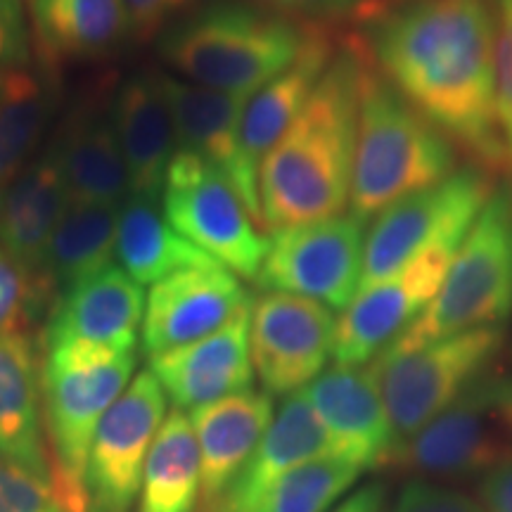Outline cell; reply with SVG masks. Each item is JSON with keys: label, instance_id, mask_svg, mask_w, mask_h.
<instances>
[{"label": "cell", "instance_id": "cell-31", "mask_svg": "<svg viewBox=\"0 0 512 512\" xmlns=\"http://www.w3.org/2000/svg\"><path fill=\"white\" fill-rule=\"evenodd\" d=\"M121 204L69 200L48 254L50 285L67 287L112 266Z\"/></svg>", "mask_w": 512, "mask_h": 512}, {"label": "cell", "instance_id": "cell-9", "mask_svg": "<svg viewBox=\"0 0 512 512\" xmlns=\"http://www.w3.org/2000/svg\"><path fill=\"white\" fill-rule=\"evenodd\" d=\"M162 207L190 245L238 278H256L268 238L219 169L188 152H176L164 181Z\"/></svg>", "mask_w": 512, "mask_h": 512}, {"label": "cell", "instance_id": "cell-12", "mask_svg": "<svg viewBox=\"0 0 512 512\" xmlns=\"http://www.w3.org/2000/svg\"><path fill=\"white\" fill-rule=\"evenodd\" d=\"M494 188L486 171L479 166H465L453 171L446 181L413 192L382 209L373 226L366 230L358 292L389 278L451 230L470 228Z\"/></svg>", "mask_w": 512, "mask_h": 512}, {"label": "cell", "instance_id": "cell-4", "mask_svg": "<svg viewBox=\"0 0 512 512\" xmlns=\"http://www.w3.org/2000/svg\"><path fill=\"white\" fill-rule=\"evenodd\" d=\"M311 27L275 10L216 0L171 24L159 55L195 86L249 98L297 60Z\"/></svg>", "mask_w": 512, "mask_h": 512}, {"label": "cell", "instance_id": "cell-21", "mask_svg": "<svg viewBox=\"0 0 512 512\" xmlns=\"http://www.w3.org/2000/svg\"><path fill=\"white\" fill-rule=\"evenodd\" d=\"M328 456H335V444L328 430L313 411L304 389L294 392L275 411L264 439L259 441L240 475L223 491L219 501L204 512H249L287 472Z\"/></svg>", "mask_w": 512, "mask_h": 512}, {"label": "cell", "instance_id": "cell-39", "mask_svg": "<svg viewBox=\"0 0 512 512\" xmlns=\"http://www.w3.org/2000/svg\"><path fill=\"white\" fill-rule=\"evenodd\" d=\"M285 17H302L318 22V19H332L358 12L370 0H261Z\"/></svg>", "mask_w": 512, "mask_h": 512}, {"label": "cell", "instance_id": "cell-5", "mask_svg": "<svg viewBox=\"0 0 512 512\" xmlns=\"http://www.w3.org/2000/svg\"><path fill=\"white\" fill-rule=\"evenodd\" d=\"M512 316V174L496 185L444 275L437 297L387 354H406L437 339L503 328Z\"/></svg>", "mask_w": 512, "mask_h": 512}, {"label": "cell", "instance_id": "cell-6", "mask_svg": "<svg viewBox=\"0 0 512 512\" xmlns=\"http://www.w3.org/2000/svg\"><path fill=\"white\" fill-rule=\"evenodd\" d=\"M136 368V351L95 344H55L43 363V399L55 467L50 486L62 512H88V451L102 415L119 399Z\"/></svg>", "mask_w": 512, "mask_h": 512}, {"label": "cell", "instance_id": "cell-22", "mask_svg": "<svg viewBox=\"0 0 512 512\" xmlns=\"http://www.w3.org/2000/svg\"><path fill=\"white\" fill-rule=\"evenodd\" d=\"M112 121L128 166L131 195L162 197L166 174L178 152L176 121L164 74L131 76L119 88Z\"/></svg>", "mask_w": 512, "mask_h": 512}, {"label": "cell", "instance_id": "cell-19", "mask_svg": "<svg viewBox=\"0 0 512 512\" xmlns=\"http://www.w3.org/2000/svg\"><path fill=\"white\" fill-rule=\"evenodd\" d=\"M249 313L252 304L214 335L150 358V373L178 411H195L204 403L252 389Z\"/></svg>", "mask_w": 512, "mask_h": 512}, {"label": "cell", "instance_id": "cell-36", "mask_svg": "<svg viewBox=\"0 0 512 512\" xmlns=\"http://www.w3.org/2000/svg\"><path fill=\"white\" fill-rule=\"evenodd\" d=\"M389 512H489L472 496L434 482H411Z\"/></svg>", "mask_w": 512, "mask_h": 512}, {"label": "cell", "instance_id": "cell-3", "mask_svg": "<svg viewBox=\"0 0 512 512\" xmlns=\"http://www.w3.org/2000/svg\"><path fill=\"white\" fill-rule=\"evenodd\" d=\"M351 41L361 55V76L349 214L368 223L389 204L458 171V147L377 72L356 38Z\"/></svg>", "mask_w": 512, "mask_h": 512}, {"label": "cell", "instance_id": "cell-41", "mask_svg": "<svg viewBox=\"0 0 512 512\" xmlns=\"http://www.w3.org/2000/svg\"><path fill=\"white\" fill-rule=\"evenodd\" d=\"M384 505H387V486L373 482L356 489L328 512H384Z\"/></svg>", "mask_w": 512, "mask_h": 512}, {"label": "cell", "instance_id": "cell-25", "mask_svg": "<svg viewBox=\"0 0 512 512\" xmlns=\"http://www.w3.org/2000/svg\"><path fill=\"white\" fill-rule=\"evenodd\" d=\"M0 460L50 484L38 411V363L27 332L0 337Z\"/></svg>", "mask_w": 512, "mask_h": 512}, {"label": "cell", "instance_id": "cell-11", "mask_svg": "<svg viewBox=\"0 0 512 512\" xmlns=\"http://www.w3.org/2000/svg\"><path fill=\"white\" fill-rule=\"evenodd\" d=\"M467 230H451L389 278L351 299L335 325V366H366L411 328L413 320L437 297Z\"/></svg>", "mask_w": 512, "mask_h": 512}, {"label": "cell", "instance_id": "cell-34", "mask_svg": "<svg viewBox=\"0 0 512 512\" xmlns=\"http://www.w3.org/2000/svg\"><path fill=\"white\" fill-rule=\"evenodd\" d=\"M496 112L512 159V0H494Z\"/></svg>", "mask_w": 512, "mask_h": 512}, {"label": "cell", "instance_id": "cell-18", "mask_svg": "<svg viewBox=\"0 0 512 512\" xmlns=\"http://www.w3.org/2000/svg\"><path fill=\"white\" fill-rule=\"evenodd\" d=\"M69 200L53 147L31 159L0 192V247L46 294L53 292L50 245Z\"/></svg>", "mask_w": 512, "mask_h": 512}, {"label": "cell", "instance_id": "cell-23", "mask_svg": "<svg viewBox=\"0 0 512 512\" xmlns=\"http://www.w3.org/2000/svg\"><path fill=\"white\" fill-rule=\"evenodd\" d=\"M273 396L247 392L223 396L190 411V425L200 446V496L211 508L233 484L264 439L273 420Z\"/></svg>", "mask_w": 512, "mask_h": 512}, {"label": "cell", "instance_id": "cell-27", "mask_svg": "<svg viewBox=\"0 0 512 512\" xmlns=\"http://www.w3.org/2000/svg\"><path fill=\"white\" fill-rule=\"evenodd\" d=\"M53 152L72 200L121 204L131 195V178L114 121L98 110L72 117Z\"/></svg>", "mask_w": 512, "mask_h": 512}, {"label": "cell", "instance_id": "cell-10", "mask_svg": "<svg viewBox=\"0 0 512 512\" xmlns=\"http://www.w3.org/2000/svg\"><path fill=\"white\" fill-rule=\"evenodd\" d=\"M363 247L366 223L351 214L273 230L254 283L342 311L361 287Z\"/></svg>", "mask_w": 512, "mask_h": 512}, {"label": "cell", "instance_id": "cell-32", "mask_svg": "<svg viewBox=\"0 0 512 512\" xmlns=\"http://www.w3.org/2000/svg\"><path fill=\"white\" fill-rule=\"evenodd\" d=\"M361 467L344 458H318L287 472L249 512H328L351 486Z\"/></svg>", "mask_w": 512, "mask_h": 512}, {"label": "cell", "instance_id": "cell-24", "mask_svg": "<svg viewBox=\"0 0 512 512\" xmlns=\"http://www.w3.org/2000/svg\"><path fill=\"white\" fill-rule=\"evenodd\" d=\"M337 55L330 34L313 24L306 38V46L283 74L268 81L254 95H249L245 112H242V150L256 171L273 145L283 138V133L299 117L309 95L316 88L320 76L330 67Z\"/></svg>", "mask_w": 512, "mask_h": 512}, {"label": "cell", "instance_id": "cell-26", "mask_svg": "<svg viewBox=\"0 0 512 512\" xmlns=\"http://www.w3.org/2000/svg\"><path fill=\"white\" fill-rule=\"evenodd\" d=\"M29 12L50 67L110 55L131 34L121 0H29Z\"/></svg>", "mask_w": 512, "mask_h": 512}, {"label": "cell", "instance_id": "cell-29", "mask_svg": "<svg viewBox=\"0 0 512 512\" xmlns=\"http://www.w3.org/2000/svg\"><path fill=\"white\" fill-rule=\"evenodd\" d=\"M57 105L53 67H24L0 74V192L36 155Z\"/></svg>", "mask_w": 512, "mask_h": 512}, {"label": "cell", "instance_id": "cell-7", "mask_svg": "<svg viewBox=\"0 0 512 512\" xmlns=\"http://www.w3.org/2000/svg\"><path fill=\"white\" fill-rule=\"evenodd\" d=\"M510 460L512 375L489 368L430 425L396 446L384 467L418 477H484Z\"/></svg>", "mask_w": 512, "mask_h": 512}, {"label": "cell", "instance_id": "cell-33", "mask_svg": "<svg viewBox=\"0 0 512 512\" xmlns=\"http://www.w3.org/2000/svg\"><path fill=\"white\" fill-rule=\"evenodd\" d=\"M48 299V294L0 247V337L24 332V325Z\"/></svg>", "mask_w": 512, "mask_h": 512}, {"label": "cell", "instance_id": "cell-30", "mask_svg": "<svg viewBox=\"0 0 512 512\" xmlns=\"http://www.w3.org/2000/svg\"><path fill=\"white\" fill-rule=\"evenodd\" d=\"M200 446L190 418L171 411L145 458L138 512H195L200 498Z\"/></svg>", "mask_w": 512, "mask_h": 512}, {"label": "cell", "instance_id": "cell-15", "mask_svg": "<svg viewBox=\"0 0 512 512\" xmlns=\"http://www.w3.org/2000/svg\"><path fill=\"white\" fill-rule=\"evenodd\" d=\"M249 304L238 275L216 261L171 273L145 299L143 354L152 358L214 335Z\"/></svg>", "mask_w": 512, "mask_h": 512}, {"label": "cell", "instance_id": "cell-20", "mask_svg": "<svg viewBox=\"0 0 512 512\" xmlns=\"http://www.w3.org/2000/svg\"><path fill=\"white\" fill-rule=\"evenodd\" d=\"M143 316V285H138L121 266H107L67 287L62 297H57L46 342L48 347L79 342L136 351Z\"/></svg>", "mask_w": 512, "mask_h": 512}, {"label": "cell", "instance_id": "cell-14", "mask_svg": "<svg viewBox=\"0 0 512 512\" xmlns=\"http://www.w3.org/2000/svg\"><path fill=\"white\" fill-rule=\"evenodd\" d=\"M332 309L313 299L266 292L249 313V354L271 396L302 392L323 373L335 344Z\"/></svg>", "mask_w": 512, "mask_h": 512}, {"label": "cell", "instance_id": "cell-38", "mask_svg": "<svg viewBox=\"0 0 512 512\" xmlns=\"http://www.w3.org/2000/svg\"><path fill=\"white\" fill-rule=\"evenodd\" d=\"M121 3H124L126 10L128 31L138 38H150L188 0H121Z\"/></svg>", "mask_w": 512, "mask_h": 512}, {"label": "cell", "instance_id": "cell-2", "mask_svg": "<svg viewBox=\"0 0 512 512\" xmlns=\"http://www.w3.org/2000/svg\"><path fill=\"white\" fill-rule=\"evenodd\" d=\"M361 55L354 41L332 57L299 117L259 164L264 228L330 219L349 207Z\"/></svg>", "mask_w": 512, "mask_h": 512}, {"label": "cell", "instance_id": "cell-37", "mask_svg": "<svg viewBox=\"0 0 512 512\" xmlns=\"http://www.w3.org/2000/svg\"><path fill=\"white\" fill-rule=\"evenodd\" d=\"M29 27L22 0H0V74L29 64Z\"/></svg>", "mask_w": 512, "mask_h": 512}, {"label": "cell", "instance_id": "cell-28", "mask_svg": "<svg viewBox=\"0 0 512 512\" xmlns=\"http://www.w3.org/2000/svg\"><path fill=\"white\" fill-rule=\"evenodd\" d=\"M162 197L128 195L119 207L117 259L138 285H155L171 273L211 264L166 219Z\"/></svg>", "mask_w": 512, "mask_h": 512}, {"label": "cell", "instance_id": "cell-16", "mask_svg": "<svg viewBox=\"0 0 512 512\" xmlns=\"http://www.w3.org/2000/svg\"><path fill=\"white\" fill-rule=\"evenodd\" d=\"M164 88L176 121L178 152L200 157L233 183L254 221L264 228L259 200V171L242 150V112L247 95H233L195 86L164 74Z\"/></svg>", "mask_w": 512, "mask_h": 512}, {"label": "cell", "instance_id": "cell-35", "mask_svg": "<svg viewBox=\"0 0 512 512\" xmlns=\"http://www.w3.org/2000/svg\"><path fill=\"white\" fill-rule=\"evenodd\" d=\"M0 512H62L53 486L0 460Z\"/></svg>", "mask_w": 512, "mask_h": 512}, {"label": "cell", "instance_id": "cell-13", "mask_svg": "<svg viewBox=\"0 0 512 512\" xmlns=\"http://www.w3.org/2000/svg\"><path fill=\"white\" fill-rule=\"evenodd\" d=\"M166 418V394L150 368L133 377L102 415L88 451V512H131L143 486L145 458Z\"/></svg>", "mask_w": 512, "mask_h": 512}, {"label": "cell", "instance_id": "cell-40", "mask_svg": "<svg viewBox=\"0 0 512 512\" xmlns=\"http://www.w3.org/2000/svg\"><path fill=\"white\" fill-rule=\"evenodd\" d=\"M479 503L489 512H512V460L482 477Z\"/></svg>", "mask_w": 512, "mask_h": 512}, {"label": "cell", "instance_id": "cell-17", "mask_svg": "<svg viewBox=\"0 0 512 512\" xmlns=\"http://www.w3.org/2000/svg\"><path fill=\"white\" fill-rule=\"evenodd\" d=\"M304 394L328 430L337 458L351 460L361 470L384 467L394 451V434L373 363L332 366Z\"/></svg>", "mask_w": 512, "mask_h": 512}, {"label": "cell", "instance_id": "cell-8", "mask_svg": "<svg viewBox=\"0 0 512 512\" xmlns=\"http://www.w3.org/2000/svg\"><path fill=\"white\" fill-rule=\"evenodd\" d=\"M505 344V328L460 332L406 354L375 358L373 368L394 434V448L415 437L479 380Z\"/></svg>", "mask_w": 512, "mask_h": 512}, {"label": "cell", "instance_id": "cell-1", "mask_svg": "<svg viewBox=\"0 0 512 512\" xmlns=\"http://www.w3.org/2000/svg\"><path fill=\"white\" fill-rule=\"evenodd\" d=\"M354 36L373 67L456 147L512 174L496 112L494 0H370Z\"/></svg>", "mask_w": 512, "mask_h": 512}]
</instances>
